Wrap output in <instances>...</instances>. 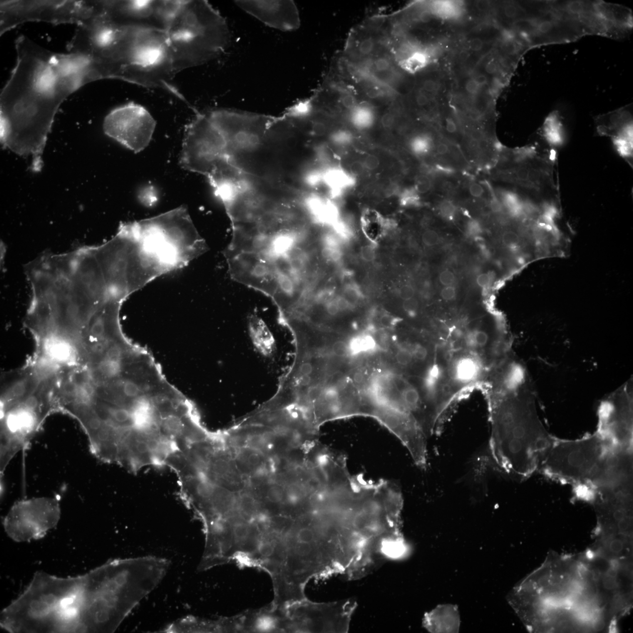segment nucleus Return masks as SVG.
I'll return each instance as SVG.
<instances>
[{
	"mask_svg": "<svg viewBox=\"0 0 633 633\" xmlns=\"http://www.w3.org/2000/svg\"><path fill=\"white\" fill-rule=\"evenodd\" d=\"M439 186L441 192H443L448 196L454 195L458 192V187L456 183L450 180H441Z\"/></svg>",
	"mask_w": 633,
	"mask_h": 633,
	"instance_id": "a19ab883",
	"label": "nucleus"
},
{
	"mask_svg": "<svg viewBox=\"0 0 633 633\" xmlns=\"http://www.w3.org/2000/svg\"><path fill=\"white\" fill-rule=\"evenodd\" d=\"M599 135L611 139L622 158L633 164L632 106H627L615 111L595 117Z\"/></svg>",
	"mask_w": 633,
	"mask_h": 633,
	"instance_id": "4be33fe9",
	"label": "nucleus"
},
{
	"mask_svg": "<svg viewBox=\"0 0 633 633\" xmlns=\"http://www.w3.org/2000/svg\"><path fill=\"white\" fill-rule=\"evenodd\" d=\"M396 114L391 110H388L378 118L380 125L385 130L393 129L397 123Z\"/></svg>",
	"mask_w": 633,
	"mask_h": 633,
	"instance_id": "c9c22d12",
	"label": "nucleus"
},
{
	"mask_svg": "<svg viewBox=\"0 0 633 633\" xmlns=\"http://www.w3.org/2000/svg\"><path fill=\"white\" fill-rule=\"evenodd\" d=\"M437 83L431 79L424 80L421 83L420 88L423 92H426L427 95L430 96V93H433L437 90Z\"/></svg>",
	"mask_w": 633,
	"mask_h": 633,
	"instance_id": "de8ad7c7",
	"label": "nucleus"
},
{
	"mask_svg": "<svg viewBox=\"0 0 633 633\" xmlns=\"http://www.w3.org/2000/svg\"><path fill=\"white\" fill-rule=\"evenodd\" d=\"M364 378V375L360 373H357L354 375V379L357 384L363 383Z\"/></svg>",
	"mask_w": 633,
	"mask_h": 633,
	"instance_id": "338daca9",
	"label": "nucleus"
},
{
	"mask_svg": "<svg viewBox=\"0 0 633 633\" xmlns=\"http://www.w3.org/2000/svg\"><path fill=\"white\" fill-rule=\"evenodd\" d=\"M227 163L226 143L222 135L211 121L209 113L196 111L192 122L186 127L180 157L181 166L209 179Z\"/></svg>",
	"mask_w": 633,
	"mask_h": 633,
	"instance_id": "9b49d317",
	"label": "nucleus"
},
{
	"mask_svg": "<svg viewBox=\"0 0 633 633\" xmlns=\"http://www.w3.org/2000/svg\"><path fill=\"white\" fill-rule=\"evenodd\" d=\"M438 210L441 216L447 220H453L456 215V206L450 200H442L438 204Z\"/></svg>",
	"mask_w": 633,
	"mask_h": 633,
	"instance_id": "473e14b6",
	"label": "nucleus"
},
{
	"mask_svg": "<svg viewBox=\"0 0 633 633\" xmlns=\"http://www.w3.org/2000/svg\"><path fill=\"white\" fill-rule=\"evenodd\" d=\"M439 281L444 286H452L455 281V276L450 270H444L439 275Z\"/></svg>",
	"mask_w": 633,
	"mask_h": 633,
	"instance_id": "49530a36",
	"label": "nucleus"
},
{
	"mask_svg": "<svg viewBox=\"0 0 633 633\" xmlns=\"http://www.w3.org/2000/svg\"><path fill=\"white\" fill-rule=\"evenodd\" d=\"M468 118L474 122L480 121L483 118V113L477 109H473L470 110L468 113Z\"/></svg>",
	"mask_w": 633,
	"mask_h": 633,
	"instance_id": "bf43d9fd",
	"label": "nucleus"
},
{
	"mask_svg": "<svg viewBox=\"0 0 633 633\" xmlns=\"http://www.w3.org/2000/svg\"><path fill=\"white\" fill-rule=\"evenodd\" d=\"M326 311L330 316H335L340 311L337 301H331L326 305Z\"/></svg>",
	"mask_w": 633,
	"mask_h": 633,
	"instance_id": "052dcab7",
	"label": "nucleus"
},
{
	"mask_svg": "<svg viewBox=\"0 0 633 633\" xmlns=\"http://www.w3.org/2000/svg\"><path fill=\"white\" fill-rule=\"evenodd\" d=\"M249 330L251 340L257 351L264 356H272L276 350L275 340L263 321L252 315L249 319Z\"/></svg>",
	"mask_w": 633,
	"mask_h": 633,
	"instance_id": "b1692460",
	"label": "nucleus"
},
{
	"mask_svg": "<svg viewBox=\"0 0 633 633\" xmlns=\"http://www.w3.org/2000/svg\"><path fill=\"white\" fill-rule=\"evenodd\" d=\"M156 127V121L148 110L134 102L112 110L103 123L107 136L135 153L149 145Z\"/></svg>",
	"mask_w": 633,
	"mask_h": 633,
	"instance_id": "dca6fc26",
	"label": "nucleus"
},
{
	"mask_svg": "<svg viewBox=\"0 0 633 633\" xmlns=\"http://www.w3.org/2000/svg\"><path fill=\"white\" fill-rule=\"evenodd\" d=\"M380 165V160L378 157L374 155L367 156L363 160L364 168L368 171H374L378 168Z\"/></svg>",
	"mask_w": 633,
	"mask_h": 633,
	"instance_id": "c03bdc74",
	"label": "nucleus"
},
{
	"mask_svg": "<svg viewBox=\"0 0 633 633\" xmlns=\"http://www.w3.org/2000/svg\"><path fill=\"white\" fill-rule=\"evenodd\" d=\"M361 254L362 259L366 262H370L375 259V250L372 246H365L361 248Z\"/></svg>",
	"mask_w": 633,
	"mask_h": 633,
	"instance_id": "09e8293b",
	"label": "nucleus"
},
{
	"mask_svg": "<svg viewBox=\"0 0 633 633\" xmlns=\"http://www.w3.org/2000/svg\"><path fill=\"white\" fill-rule=\"evenodd\" d=\"M542 152L531 146L522 148L502 149L500 159L507 160L512 165L502 167L495 177L504 182L527 189L538 199L559 201L558 190L555 179V153Z\"/></svg>",
	"mask_w": 633,
	"mask_h": 633,
	"instance_id": "9d476101",
	"label": "nucleus"
},
{
	"mask_svg": "<svg viewBox=\"0 0 633 633\" xmlns=\"http://www.w3.org/2000/svg\"><path fill=\"white\" fill-rule=\"evenodd\" d=\"M208 113L225 141L227 162L248 175L259 174L265 158L267 133L276 117L227 109Z\"/></svg>",
	"mask_w": 633,
	"mask_h": 633,
	"instance_id": "1a4fd4ad",
	"label": "nucleus"
},
{
	"mask_svg": "<svg viewBox=\"0 0 633 633\" xmlns=\"http://www.w3.org/2000/svg\"><path fill=\"white\" fill-rule=\"evenodd\" d=\"M617 575H618L617 569L614 567H612V568L610 569L609 570H608L607 572V574H606V576H608V577H612L614 578H616V577H617Z\"/></svg>",
	"mask_w": 633,
	"mask_h": 633,
	"instance_id": "774afa93",
	"label": "nucleus"
},
{
	"mask_svg": "<svg viewBox=\"0 0 633 633\" xmlns=\"http://www.w3.org/2000/svg\"><path fill=\"white\" fill-rule=\"evenodd\" d=\"M376 346L377 344L374 338L368 335L354 338L348 344L350 353L354 355L373 351Z\"/></svg>",
	"mask_w": 633,
	"mask_h": 633,
	"instance_id": "c756f323",
	"label": "nucleus"
},
{
	"mask_svg": "<svg viewBox=\"0 0 633 633\" xmlns=\"http://www.w3.org/2000/svg\"><path fill=\"white\" fill-rule=\"evenodd\" d=\"M480 86H479L474 80L472 78L468 80L465 83V88L466 91L471 94V95H475L480 90Z\"/></svg>",
	"mask_w": 633,
	"mask_h": 633,
	"instance_id": "4d7b16f0",
	"label": "nucleus"
},
{
	"mask_svg": "<svg viewBox=\"0 0 633 633\" xmlns=\"http://www.w3.org/2000/svg\"><path fill=\"white\" fill-rule=\"evenodd\" d=\"M381 323L384 327H391L392 325H393L394 319L393 317L388 316V315H384V316L381 317Z\"/></svg>",
	"mask_w": 633,
	"mask_h": 633,
	"instance_id": "0e129e2a",
	"label": "nucleus"
},
{
	"mask_svg": "<svg viewBox=\"0 0 633 633\" xmlns=\"http://www.w3.org/2000/svg\"><path fill=\"white\" fill-rule=\"evenodd\" d=\"M414 360L419 362L426 361L430 357V351L426 346L416 343L412 347Z\"/></svg>",
	"mask_w": 633,
	"mask_h": 633,
	"instance_id": "e433bc0d",
	"label": "nucleus"
},
{
	"mask_svg": "<svg viewBox=\"0 0 633 633\" xmlns=\"http://www.w3.org/2000/svg\"><path fill=\"white\" fill-rule=\"evenodd\" d=\"M353 174L342 166L329 163L324 167L323 190L325 196L334 200L356 185Z\"/></svg>",
	"mask_w": 633,
	"mask_h": 633,
	"instance_id": "5701e85b",
	"label": "nucleus"
},
{
	"mask_svg": "<svg viewBox=\"0 0 633 633\" xmlns=\"http://www.w3.org/2000/svg\"><path fill=\"white\" fill-rule=\"evenodd\" d=\"M183 1H102L103 14L114 24L166 31Z\"/></svg>",
	"mask_w": 633,
	"mask_h": 633,
	"instance_id": "2eb2a0df",
	"label": "nucleus"
},
{
	"mask_svg": "<svg viewBox=\"0 0 633 633\" xmlns=\"http://www.w3.org/2000/svg\"><path fill=\"white\" fill-rule=\"evenodd\" d=\"M395 358H396L397 363L400 366H410L414 360L412 348L400 347L397 351Z\"/></svg>",
	"mask_w": 633,
	"mask_h": 633,
	"instance_id": "f704fd0d",
	"label": "nucleus"
},
{
	"mask_svg": "<svg viewBox=\"0 0 633 633\" xmlns=\"http://www.w3.org/2000/svg\"><path fill=\"white\" fill-rule=\"evenodd\" d=\"M473 79L474 80V81L476 82L477 84L480 87H482L484 86V85L487 84V83L488 82L487 77L484 75L481 74V75H478L477 76H475L474 78H473Z\"/></svg>",
	"mask_w": 633,
	"mask_h": 633,
	"instance_id": "69168bd1",
	"label": "nucleus"
},
{
	"mask_svg": "<svg viewBox=\"0 0 633 633\" xmlns=\"http://www.w3.org/2000/svg\"><path fill=\"white\" fill-rule=\"evenodd\" d=\"M166 33L176 75L216 59L230 43L225 19L206 0L183 1Z\"/></svg>",
	"mask_w": 633,
	"mask_h": 633,
	"instance_id": "39448f33",
	"label": "nucleus"
},
{
	"mask_svg": "<svg viewBox=\"0 0 633 633\" xmlns=\"http://www.w3.org/2000/svg\"><path fill=\"white\" fill-rule=\"evenodd\" d=\"M388 40L385 16H373L352 28L341 55L352 65H360L388 48Z\"/></svg>",
	"mask_w": 633,
	"mask_h": 633,
	"instance_id": "f3484780",
	"label": "nucleus"
},
{
	"mask_svg": "<svg viewBox=\"0 0 633 633\" xmlns=\"http://www.w3.org/2000/svg\"><path fill=\"white\" fill-rule=\"evenodd\" d=\"M467 190L471 197L475 199H481L484 196L485 192L483 186L475 182H470L467 185Z\"/></svg>",
	"mask_w": 633,
	"mask_h": 633,
	"instance_id": "79ce46f5",
	"label": "nucleus"
},
{
	"mask_svg": "<svg viewBox=\"0 0 633 633\" xmlns=\"http://www.w3.org/2000/svg\"><path fill=\"white\" fill-rule=\"evenodd\" d=\"M484 42L480 38H475L472 39L469 41L468 46L471 51L474 52H478L483 49Z\"/></svg>",
	"mask_w": 633,
	"mask_h": 633,
	"instance_id": "6e6d98bb",
	"label": "nucleus"
},
{
	"mask_svg": "<svg viewBox=\"0 0 633 633\" xmlns=\"http://www.w3.org/2000/svg\"><path fill=\"white\" fill-rule=\"evenodd\" d=\"M58 499L38 497L16 502L3 519L8 537L17 542L38 540L54 528L61 518Z\"/></svg>",
	"mask_w": 633,
	"mask_h": 633,
	"instance_id": "f8f14e48",
	"label": "nucleus"
},
{
	"mask_svg": "<svg viewBox=\"0 0 633 633\" xmlns=\"http://www.w3.org/2000/svg\"><path fill=\"white\" fill-rule=\"evenodd\" d=\"M354 66L400 97L410 94L414 88L415 80H410V76L414 75L399 65L389 48L368 61Z\"/></svg>",
	"mask_w": 633,
	"mask_h": 633,
	"instance_id": "aec40b11",
	"label": "nucleus"
},
{
	"mask_svg": "<svg viewBox=\"0 0 633 633\" xmlns=\"http://www.w3.org/2000/svg\"><path fill=\"white\" fill-rule=\"evenodd\" d=\"M327 143L336 147H347L351 145L355 139L352 130L346 127L331 129L326 136Z\"/></svg>",
	"mask_w": 633,
	"mask_h": 633,
	"instance_id": "c85d7f7f",
	"label": "nucleus"
},
{
	"mask_svg": "<svg viewBox=\"0 0 633 633\" xmlns=\"http://www.w3.org/2000/svg\"><path fill=\"white\" fill-rule=\"evenodd\" d=\"M331 352L335 356L343 357L347 356L349 352V347L348 344L342 341H338L335 342L332 347H331Z\"/></svg>",
	"mask_w": 633,
	"mask_h": 633,
	"instance_id": "37998d69",
	"label": "nucleus"
},
{
	"mask_svg": "<svg viewBox=\"0 0 633 633\" xmlns=\"http://www.w3.org/2000/svg\"><path fill=\"white\" fill-rule=\"evenodd\" d=\"M122 390L124 395L130 398H136L139 397L140 388L135 382L127 380L123 382Z\"/></svg>",
	"mask_w": 633,
	"mask_h": 633,
	"instance_id": "4c0bfd02",
	"label": "nucleus"
},
{
	"mask_svg": "<svg viewBox=\"0 0 633 633\" xmlns=\"http://www.w3.org/2000/svg\"><path fill=\"white\" fill-rule=\"evenodd\" d=\"M266 497L272 504H279L286 502L285 488L279 485L272 484L267 489Z\"/></svg>",
	"mask_w": 633,
	"mask_h": 633,
	"instance_id": "2f4dec72",
	"label": "nucleus"
},
{
	"mask_svg": "<svg viewBox=\"0 0 633 633\" xmlns=\"http://www.w3.org/2000/svg\"><path fill=\"white\" fill-rule=\"evenodd\" d=\"M434 139L430 134L421 133L414 135L408 142V148L418 157H426L433 152Z\"/></svg>",
	"mask_w": 633,
	"mask_h": 633,
	"instance_id": "cd10ccee",
	"label": "nucleus"
},
{
	"mask_svg": "<svg viewBox=\"0 0 633 633\" xmlns=\"http://www.w3.org/2000/svg\"><path fill=\"white\" fill-rule=\"evenodd\" d=\"M363 229L367 238L371 242H379L385 232L384 221L376 212L368 211L363 217Z\"/></svg>",
	"mask_w": 633,
	"mask_h": 633,
	"instance_id": "bb28decb",
	"label": "nucleus"
},
{
	"mask_svg": "<svg viewBox=\"0 0 633 633\" xmlns=\"http://www.w3.org/2000/svg\"><path fill=\"white\" fill-rule=\"evenodd\" d=\"M633 385L629 381L602 402L597 433L613 450L633 451Z\"/></svg>",
	"mask_w": 633,
	"mask_h": 633,
	"instance_id": "4468645a",
	"label": "nucleus"
},
{
	"mask_svg": "<svg viewBox=\"0 0 633 633\" xmlns=\"http://www.w3.org/2000/svg\"><path fill=\"white\" fill-rule=\"evenodd\" d=\"M78 580L36 572L24 592L3 610L1 628L9 633H51L63 599Z\"/></svg>",
	"mask_w": 633,
	"mask_h": 633,
	"instance_id": "6e6552de",
	"label": "nucleus"
},
{
	"mask_svg": "<svg viewBox=\"0 0 633 633\" xmlns=\"http://www.w3.org/2000/svg\"><path fill=\"white\" fill-rule=\"evenodd\" d=\"M233 279L272 298L277 290L272 262L259 253L242 252L226 258Z\"/></svg>",
	"mask_w": 633,
	"mask_h": 633,
	"instance_id": "a211bd4d",
	"label": "nucleus"
},
{
	"mask_svg": "<svg viewBox=\"0 0 633 633\" xmlns=\"http://www.w3.org/2000/svg\"><path fill=\"white\" fill-rule=\"evenodd\" d=\"M624 545L620 539H614L609 545L610 550L615 554H619L624 549Z\"/></svg>",
	"mask_w": 633,
	"mask_h": 633,
	"instance_id": "13d9d810",
	"label": "nucleus"
},
{
	"mask_svg": "<svg viewBox=\"0 0 633 633\" xmlns=\"http://www.w3.org/2000/svg\"><path fill=\"white\" fill-rule=\"evenodd\" d=\"M414 290L413 287L409 285H405L402 287L400 290V296L404 300L411 299L414 298Z\"/></svg>",
	"mask_w": 633,
	"mask_h": 633,
	"instance_id": "5fc2aeb1",
	"label": "nucleus"
},
{
	"mask_svg": "<svg viewBox=\"0 0 633 633\" xmlns=\"http://www.w3.org/2000/svg\"><path fill=\"white\" fill-rule=\"evenodd\" d=\"M447 349V379L455 397L458 399L465 390L484 384L492 367L486 360L473 352Z\"/></svg>",
	"mask_w": 633,
	"mask_h": 633,
	"instance_id": "6ab92c4d",
	"label": "nucleus"
},
{
	"mask_svg": "<svg viewBox=\"0 0 633 633\" xmlns=\"http://www.w3.org/2000/svg\"><path fill=\"white\" fill-rule=\"evenodd\" d=\"M445 130L448 135H455L458 132V127L454 120L448 117L445 119Z\"/></svg>",
	"mask_w": 633,
	"mask_h": 633,
	"instance_id": "864d4df0",
	"label": "nucleus"
},
{
	"mask_svg": "<svg viewBox=\"0 0 633 633\" xmlns=\"http://www.w3.org/2000/svg\"><path fill=\"white\" fill-rule=\"evenodd\" d=\"M400 202L405 206H418L420 203V194L414 187L406 188L400 192Z\"/></svg>",
	"mask_w": 633,
	"mask_h": 633,
	"instance_id": "7c9ffc66",
	"label": "nucleus"
},
{
	"mask_svg": "<svg viewBox=\"0 0 633 633\" xmlns=\"http://www.w3.org/2000/svg\"><path fill=\"white\" fill-rule=\"evenodd\" d=\"M422 242L427 246H434L440 242V236L436 231L428 229L422 234Z\"/></svg>",
	"mask_w": 633,
	"mask_h": 633,
	"instance_id": "ea45409f",
	"label": "nucleus"
},
{
	"mask_svg": "<svg viewBox=\"0 0 633 633\" xmlns=\"http://www.w3.org/2000/svg\"><path fill=\"white\" fill-rule=\"evenodd\" d=\"M604 585L605 587L609 590H612L617 587V582L615 578L609 577L608 576H606L604 578Z\"/></svg>",
	"mask_w": 633,
	"mask_h": 633,
	"instance_id": "680f3d73",
	"label": "nucleus"
},
{
	"mask_svg": "<svg viewBox=\"0 0 633 633\" xmlns=\"http://www.w3.org/2000/svg\"><path fill=\"white\" fill-rule=\"evenodd\" d=\"M541 134L546 143L551 149L564 145L565 130L558 112L552 113L546 119L542 127Z\"/></svg>",
	"mask_w": 633,
	"mask_h": 633,
	"instance_id": "a878e982",
	"label": "nucleus"
},
{
	"mask_svg": "<svg viewBox=\"0 0 633 633\" xmlns=\"http://www.w3.org/2000/svg\"><path fill=\"white\" fill-rule=\"evenodd\" d=\"M485 69L488 74H495V73L498 72V64H497L496 62L491 61L489 62L485 66Z\"/></svg>",
	"mask_w": 633,
	"mask_h": 633,
	"instance_id": "e2e57ef3",
	"label": "nucleus"
},
{
	"mask_svg": "<svg viewBox=\"0 0 633 633\" xmlns=\"http://www.w3.org/2000/svg\"><path fill=\"white\" fill-rule=\"evenodd\" d=\"M243 11L270 28L293 31L300 26L299 9L293 1H234Z\"/></svg>",
	"mask_w": 633,
	"mask_h": 633,
	"instance_id": "412c9836",
	"label": "nucleus"
},
{
	"mask_svg": "<svg viewBox=\"0 0 633 633\" xmlns=\"http://www.w3.org/2000/svg\"><path fill=\"white\" fill-rule=\"evenodd\" d=\"M348 125L358 132H367L376 125L378 120L377 108L371 104L360 102L346 116Z\"/></svg>",
	"mask_w": 633,
	"mask_h": 633,
	"instance_id": "393cba45",
	"label": "nucleus"
},
{
	"mask_svg": "<svg viewBox=\"0 0 633 633\" xmlns=\"http://www.w3.org/2000/svg\"><path fill=\"white\" fill-rule=\"evenodd\" d=\"M168 559H116L83 575L78 633H113L169 571Z\"/></svg>",
	"mask_w": 633,
	"mask_h": 633,
	"instance_id": "f257e3e1",
	"label": "nucleus"
},
{
	"mask_svg": "<svg viewBox=\"0 0 633 633\" xmlns=\"http://www.w3.org/2000/svg\"><path fill=\"white\" fill-rule=\"evenodd\" d=\"M17 63L1 95V142L20 156L32 159L31 169L42 167V156L59 106L36 86L33 52L28 43H16Z\"/></svg>",
	"mask_w": 633,
	"mask_h": 633,
	"instance_id": "7ed1b4c3",
	"label": "nucleus"
},
{
	"mask_svg": "<svg viewBox=\"0 0 633 633\" xmlns=\"http://www.w3.org/2000/svg\"><path fill=\"white\" fill-rule=\"evenodd\" d=\"M491 453L505 473L522 479L539 471L557 438L540 420L531 381L514 390L487 395Z\"/></svg>",
	"mask_w": 633,
	"mask_h": 633,
	"instance_id": "f03ea898",
	"label": "nucleus"
},
{
	"mask_svg": "<svg viewBox=\"0 0 633 633\" xmlns=\"http://www.w3.org/2000/svg\"><path fill=\"white\" fill-rule=\"evenodd\" d=\"M456 295V290L453 286H445L441 291V297L445 301H449L454 299Z\"/></svg>",
	"mask_w": 633,
	"mask_h": 633,
	"instance_id": "3c124183",
	"label": "nucleus"
},
{
	"mask_svg": "<svg viewBox=\"0 0 633 633\" xmlns=\"http://www.w3.org/2000/svg\"><path fill=\"white\" fill-rule=\"evenodd\" d=\"M413 91L415 92L414 102L418 108H424L429 105L431 98L426 93L419 88H414Z\"/></svg>",
	"mask_w": 633,
	"mask_h": 633,
	"instance_id": "58836bf2",
	"label": "nucleus"
},
{
	"mask_svg": "<svg viewBox=\"0 0 633 633\" xmlns=\"http://www.w3.org/2000/svg\"><path fill=\"white\" fill-rule=\"evenodd\" d=\"M467 233L471 236H477L482 232L481 226L476 220H469L467 225Z\"/></svg>",
	"mask_w": 633,
	"mask_h": 633,
	"instance_id": "a18cd8bd",
	"label": "nucleus"
},
{
	"mask_svg": "<svg viewBox=\"0 0 633 633\" xmlns=\"http://www.w3.org/2000/svg\"><path fill=\"white\" fill-rule=\"evenodd\" d=\"M116 62L120 80L168 90L185 100L172 85L176 74L166 31L126 27L117 46Z\"/></svg>",
	"mask_w": 633,
	"mask_h": 633,
	"instance_id": "423d86ee",
	"label": "nucleus"
},
{
	"mask_svg": "<svg viewBox=\"0 0 633 633\" xmlns=\"http://www.w3.org/2000/svg\"><path fill=\"white\" fill-rule=\"evenodd\" d=\"M478 285L482 288H486L491 281V277L488 273H482L478 275L476 279Z\"/></svg>",
	"mask_w": 633,
	"mask_h": 633,
	"instance_id": "603ef678",
	"label": "nucleus"
},
{
	"mask_svg": "<svg viewBox=\"0 0 633 633\" xmlns=\"http://www.w3.org/2000/svg\"><path fill=\"white\" fill-rule=\"evenodd\" d=\"M414 187L420 195L426 194L433 189V180L427 175L422 174L417 177Z\"/></svg>",
	"mask_w": 633,
	"mask_h": 633,
	"instance_id": "72a5a7b5",
	"label": "nucleus"
},
{
	"mask_svg": "<svg viewBox=\"0 0 633 633\" xmlns=\"http://www.w3.org/2000/svg\"><path fill=\"white\" fill-rule=\"evenodd\" d=\"M1 393V474L56 413L52 385L29 368L9 375Z\"/></svg>",
	"mask_w": 633,
	"mask_h": 633,
	"instance_id": "20e7f679",
	"label": "nucleus"
},
{
	"mask_svg": "<svg viewBox=\"0 0 633 633\" xmlns=\"http://www.w3.org/2000/svg\"><path fill=\"white\" fill-rule=\"evenodd\" d=\"M404 309L408 314L414 315L416 314L419 308L418 301L412 298L411 299L404 300L403 303Z\"/></svg>",
	"mask_w": 633,
	"mask_h": 633,
	"instance_id": "8fccbe9b",
	"label": "nucleus"
},
{
	"mask_svg": "<svg viewBox=\"0 0 633 633\" xmlns=\"http://www.w3.org/2000/svg\"><path fill=\"white\" fill-rule=\"evenodd\" d=\"M610 451L596 431L576 440L557 438L539 471L552 480L572 485L579 498L589 501Z\"/></svg>",
	"mask_w": 633,
	"mask_h": 633,
	"instance_id": "0eeeda50",
	"label": "nucleus"
},
{
	"mask_svg": "<svg viewBox=\"0 0 633 633\" xmlns=\"http://www.w3.org/2000/svg\"><path fill=\"white\" fill-rule=\"evenodd\" d=\"M92 14V6L84 1H11L1 4V33L26 21L83 24Z\"/></svg>",
	"mask_w": 633,
	"mask_h": 633,
	"instance_id": "ddd939ff",
	"label": "nucleus"
}]
</instances>
